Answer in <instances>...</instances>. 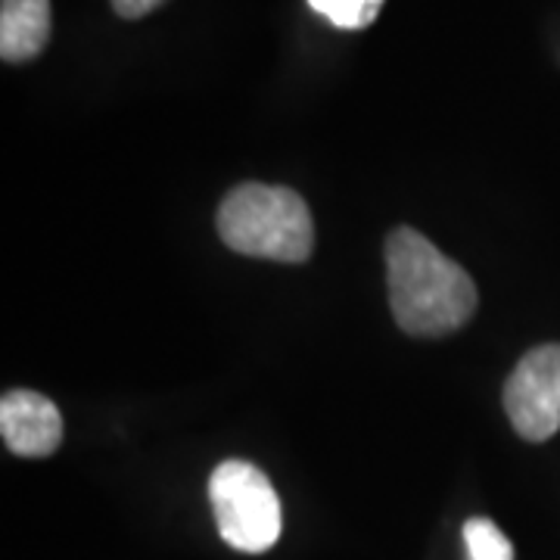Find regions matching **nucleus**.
<instances>
[{"label": "nucleus", "mask_w": 560, "mask_h": 560, "mask_svg": "<svg viewBox=\"0 0 560 560\" xmlns=\"http://www.w3.org/2000/svg\"><path fill=\"white\" fill-rule=\"evenodd\" d=\"M383 0H308V7L337 28H364L381 13Z\"/></svg>", "instance_id": "nucleus-8"}, {"label": "nucleus", "mask_w": 560, "mask_h": 560, "mask_svg": "<svg viewBox=\"0 0 560 560\" xmlns=\"http://www.w3.org/2000/svg\"><path fill=\"white\" fill-rule=\"evenodd\" d=\"M0 433L13 455L47 458L60 448L62 415L57 411V405L40 393L10 389L0 399Z\"/></svg>", "instance_id": "nucleus-5"}, {"label": "nucleus", "mask_w": 560, "mask_h": 560, "mask_svg": "<svg viewBox=\"0 0 560 560\" xmlns=\"http://www.w3.org/2000/svg\"><path fill=\"white\" fill-rule=\"evenodd\" d=\"M162 3L165 0H113V10L119 13L121 20H140V16L153 13Z\"/></svg>", "instance_id": "nucleus-9"}, {"label": "nucleus", "mask_w": 560, "mask_h": 560, "mask_svg": "<svg viewBox=\"0 0 560 560\" xmlns=\"http://www.w3.org/2000/svg\"><path fill=\"white\" fill-rule=\"evenodd\" d=\"M386 283L393 318L411 337H445L477 312L470 275L440 253L415 228H396L386 237Z\"/></svg>", "instance_id": "nucleus-1"}, {"label": "nucleus", "mask_w": 560, "mask_h": 560, "mask_svg": "<svg viewBox=\"0 0 560 560\" xmlns=\"http://www.w3.org/2000/svg\"><path fill=\"white\" fill-rule=\"evenodd\" d=\"M504 415L523 440L545 442L560 430V346L529 349L504 383Z\"/></svg>", "instance_id": "nucleus-4"}, {"label": "nucleus", "mask_w": 560, "mask_h": 560, "mask_svg": "<svg viewBox=\"0 0 560 560\" xmlns=\"http://www.w3.org/2000/svg\"><path fill=\"white\" fill-rule=\"evenodd\" d=\"M50 38V0L0 3V57L7 62L35 60Z\"/></svg>", "instance_id": "nucleus-6"}, {"label": "nucleus", "mask_w": 560, "mask_h": 560, "mask_svg": "<svg viewBox=\"0 0 560 560\" xmlns=\"http://www.w3.org/2000/svg\"><path fill=\"white\" fill-rule=\"evenodd\" d=\"M209 501L231 548L261 555L280 539V499L256 464L221 460L209 477Z\"/></svg>", "instance_id": "nucleus-3"}, {"label": "nucleus", "mask_w": 560, "mask_h": 560, "mask_svg": "<svg viewBox=\"0 0 560 560\" xmlns=\"http://www.w3.org/2000/svg\"><path fill=\"white\" fill-rule=\"evenodd\" d=\"M219 237L241 256L305 261L315 249L312 212L296 190L275 184H241L219 206Z\"/></svg>", "instance_id": "nucleus-2"}, {"label": "nucleus", "mask_w": 560, "mask_h": 560, "mask_svg": "<svg viewBox=\"0 0 560 560\" xmlns=\"http://www.w3.org/2000/svg\"><path fill=\"white\" fill-rule=\"evenodd\" d=\"M464 545H467L470 560H514V545L486 517L464 523Z\"/></svg>", "instance_id": "nucleus-7"}]
</instances>
